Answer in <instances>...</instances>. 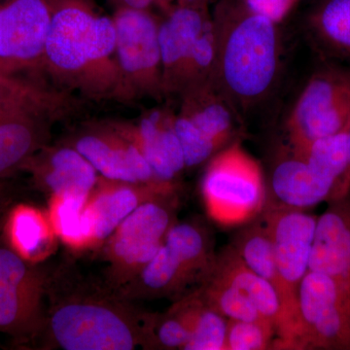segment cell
<instances>
[{
	"label": "cell",
	"mask_w": 350,
	"mask_h": 350,
	"mask_svg": "<svg viewBox=\"0 0 350 350\" xmlns=\"http://www.w3.org/2000/svg\"><path fill=\"white\" fill-rule=\"evenodd\" d=\"M207 215L219 225H245L267 202L261 167L239 142H232L208 161L200 184Z\"/></svg>",
	"instance_id": "8992f818"
},
{
	"label": "cell",
	"mask_w": 350,
	"mask_h": 350,
	"mask_svg": "<svg viewBox=\"0 0 350 350\" xmlns=\"http://www.w3.org/2000/svg\"><path fill=\"white\" fill-rule=\"evenodd\" d=\"M152 317L107 282L98 283L63 265L49 273L38 338L47 349H148Z\"/></svg>",
	"instance_id": "6da1fadb"
},
{
	"label": "cell",
	"mask_w": 350,
	"mask_h": 350,
	"mask_svg": "<svg viewBox=\"0 0 350 350\" xmlns=\"http://www.w3.org/2000/svg\"><path fill=\"white\" fill-rule=\"evenodd\" d=\"M197 293L206 306L227 319L271 323L260 314L245 295L211 275L197 290Z\"/></svg>",
	"instance_id": "f1b7e54d"
},
{
	"label": "cell",
	"mask_w": 350,
	"mask_h": 350,
	"mask_svg": "<svg viewBox=\"0 0 350 350\" xmlns=\"http://www.w3.org/2000/svg\"><path fill=\"white\" fill-rule=\"evenodd\" d=\"M7 197V189L3 181H0V206L5 202Z\"/></svg>",
	"instance_id": "8d00e7d4"
},
{
	"label": "cell",
	"mask_w": 350,
	"mask_h": 350,
	"mask_svg": "<svg viewBox=\"0 0 350 350\" xmlns=\"http://www.w3.org/2000/svg\"><path fill=\"white\" fill-rule=\"evenodd\" d=\"M275 334V327L269 322L228 319L226 350L268 349Z\"/></svg>",
	"instance_id": "1f68e13d"
},
{
	"label": "cell",
	"mask_w": 350,
	"mask_h": 350,
	"mask_svg": "<svg viewBox=\"0 0 350 350\" xmlns=\"http://www.w3.org/2000/svg\"><path fill=\"white\" fill-rule=\"evenodd\" d=\"M248 8L280 24L300 0H243Z\"/></svg>",
	"instance_id": "d6a6232c"
},
{
	"label": "cell",
	"mask_w": 350,
	"mask_h": 350,
	"mask_svg": "<svg viewBox=\"0 0 350 350\" xmlns=\"http://www.w3.org/2000/svg\"><path fill=\"white\" fill-rule=\"evenodd\" d=\"M261 216L271 237L276 267L286 291L288 319L293 336L292 349H298L301 331L299 288L310 271L319 217L301 209L268 202Z\"/></svg>",
	"instance_id": "8fae6325"
},
{
	"label": "cell",
	"mask_w": 350,
	"mask_h": 350,
	"mask_svg": "<svg viewBox=\"0 0 350 350\" xmlns=\"http://www.w3.org/2000/svg\"><path fill=\"white\" fill-rule=\"evenodd\" d=\"M57 239L49 215L38 207L19 204L7 214L4 241L27 261H44L54 252Z\"/></svg>",
	"instance_id": "d4e9b609"
},
{
	"label": "cell",
	"mask_w": 350,
	"mask_h": 350,
	"mask_svg": "<svg viewBox=\"0 0 350 350\" xmlns=\"http://www.w3.org/2000/svg\"><path fill=\"white\" fill-rule=\"evenodd\" d=\"M88 197L64 195L50 198L47 213L51 223L57 239L71 250L96 246L93 219L87 208Z\"/></svg>",
	"instance_id": "4316f807"
},
{
	"label": "cell",
	"mask_w": 350,
	"mask_h": 350,
	"mask_svg": "<svg viewBox=\"0 0 350 350\" xmlns=\"http://www.w3.org/2000/svg\"><path fill=\"white\" fill-rule=\"evenodd\" d=\"M349 128L335 135L314 140L304 150L297 153L292 151L305 159L315 172L337 182L340 197L349 191L345 184L349 165Z\"/></svg>",
	"instance_id": "83f0119b"
},
{
	"label": "cell",
	"mask_w": 350,
	"mask_h": 350,
	"mask_svg": "<svg viewBox=\"0 0 350 350\" xmlns=\"http://www.w3.org/2000/svg\"><path fill=\"white\" fill-rule=\"evenodd\" d=\"M22 172L31 174L39 189L53 196L91 194L100 176L91 163L70 144L45 145Z\"/></svg>",
	"instance_id": "2e32d148"
},
{
	"label": "cell",
	"mask_w": 350,
	"mask_h": 350,
	"mask_svg": "<svg viewBox=\"0 0 350 350\" xmlns=\"http://www.w3.org/2000/svg\"><path fill=\"white\" fill-rule=\"evenodd\" d=\"M66 144L79 151L105 178L129 183L163 181L137 147L107 121L85 126Z\"/></svg>",
	"instance_id": "5bb4252c"
},
{
	"label": "cell",
	"mask_w": 350,
	"mask_h": 350,
	"mask_svg": "<svg viewBox=\"0 0 350 350\" xmlns=\"http://www.w3.org/2000/svg\"><path fill=\"white\" fill-rule=\"evenodd\" d=\"M191 337L184 350H226L228 319L192 294Z\"/></svg>",
	"instance_id": "f546056e"
},
{
	"label": "cell",
	"mask_w": 350,
	"mask_h": 350,
	"mask_svg": "<svg viewBox=\"0 0 350 350\" xmlns=\"http://www.w3.org/2000/svg\"><path fill=\"white\" fill-rule=\"evenodd\" d=\"M340 197L337 182L315 172L289 148L278 156L267 187V202L290 208L312 207Z\"/></svg>",
	"instance_id": "d6986e66"
},
{
	"label": "cell",
	"mask_w": 350,
	"mask_h": 350,
	"mask_svg": "<svg viewBox=\"0 0 350 350\" xmlns=\"http://www.w3.org/2000/svg\"><path fill=\"white\" fill-rule=\"evenodd\" d=\"M50 23L47 0H0V72L43 75Z\"/></svg>",
	"instance_id": "4fadbf2b"
},
{
	"label": "cell",
	"mask_w": 350,
	"mask_h": 350,
	"mask_svg": "<svg viewBox=\"0 0 350 350\" xmlns=\"http://www.w3.org/2000/svg\"><path fill=\"white\" fill-rule=\"evenodd\" d=\"M345 184L350 190V125L349 128V165H347V175H345Z\"/></svg>",
	"instance_id": "d590c367"
},
{
	"label": "cell",
	"mask_w": 350,
	"mask_h": 350,
	"mask_svg": "<svg viewBox=\"0 0 350 350\" xmlns=\"http://www.w3.org/2000/svg\"><path fill=\"white\" fill-rule=\"evenodd\" d=\"M176 116L222 150L234 142L241 117L213 79L190 88L180 96Z\"/></svg>",
	"instance_id": "ffe728a7"
},
{
	"label": "cell",
	"mask_w": 350,
	"mask_h": 350,
	"mask_svg": "<svg viewBox=\"0 0 350 350\" xmlns=\"http://www.w3.org/2000/svg\"><path fill=\"white\" fill-rule=\"evenodd\" d=\"M211 275L236 288L252 301L260 314L275 325L278 337L275 345L280 349L284 335V317L275 288L251 271L231 245L216 254Z\"/></svg>",
	"instance_id": "7402d4cb"
},
{
	"label": "cell",
	"mask_w": 350,
	"mask_h": 350,
	"mask_svg": "<svg viewBox=\"0 0 350 350\" xmlns=\"http://www.w3.org/2000/svg\"><path fill=\"white\" fill-rule=\"evenodd\" d=\"M49 273L0 239V334L18 344L38 338L45 320Z\"/></svg>",
	"instance_id": "30bf717a"
},
{
	"label": "cell",
	"mask_w": 350,
	"mask_h": 350,
	"mask_svg": "<svg viewBox=\"0 0 350 350\" xmlns=\"http://www.w3.org/2000/svg\"><path fill=\"white\" fill-rule=\"evenodd\" d=\"M51 23L43 75L55 87L92 100L126 103L112 17L94 0H47Z\"/></svg>",
	"instance_id": "7a4b0ae2"
},
{
	"label": "cell",
	"mask_w": 350,
	"mask_h": 350,
	"mask_svg": "<svg viewBox=\"0 0 350 350\" xmlns=\"http://www.w3.org/2000/svg\"><path fill=\"white\" fill-rule=\"evenodd\" d=\"M230 245L236 250L251 271L271 283L280 295L284 317V335L280 349H292L293 336L288 319L286 291L276 267L273 243L261 213L250 222L246 223L234 236Z\"/></svg>",
	"instance_id": "cb8c5ba5"
},
{
	"label": "cell",
	"mask_w": 350,
	"mask_h": 350,
	"mask_svg": "<svg viewBox=\"0 0 350 350\" xmlns=\"http://www.w3.org/2000/svg\"><path fill=\"white\" fill-rule=\"evenodd\" d=\"M213 15V81L239 116L273 94L282 71L280 25L255 13L243 0H220Z\"/></svg>",
	"instance_id": "3957f363"
},
{
	"label": "cell",
	"mask_w": 350,
	"mask_h": 350,
	"mask_svg": "<svg viewBox=\"0 0 350 350\" xmlns=\"http://www.w3.org/2000/svg\"><path fill=\"white\" fill-rule=\"evenodd\" d=\"M75 94L46 84L38 76L0 72V112L27 109L63 120L78 111Z\"/></svg>",
	"instance_id": "603a6c76"
},
{
	"label": "cell",
	"mask_w": 350,
	"mask_h": 350,
	"mask_svg": "<svg viewBox=\"0 0 350 350\" xmlns=\"http://www.w3.org/2000/svg\"><path fill=\"white\" fill-rule=\"evenodd\" d=\"M116 56L128 101L163 98L160 18L150 10L119 7L112 16Z\"/></svg>",
	"instance_id": "9c48e42d"
},
{
	"label": "cell",
	"mask_w": 350,
	"mask_h": 350,
	"mask_svg": "<svg viewBox=\"0 0 350 350\" xmlns=\"http://www.w3.org/2000/svg\"><path fill=\"white\" fill-rule=\"evenodd\" d=\"M310 271L333 278L350 304V190L317 218Z\"/></svg>",
	"instance_id": "ac0fdd59"
},
{
	"label": "cell",
	"mask_w": 350,
	"mask_h": 350,
	"mask_svg": "<svg viewBox=\"0 0 350 350\" xmlns=\"http://www.w3.org/2000/svg\"><path fill=\"white\" fill-rule=\"evenodd\" d=\"M54 122L33 110L0 112V181L22 172L25 163L48 144Z\"/></svg>",
	"instance_id": "44dd1931"
},
{
	"label": "cell",
	"mask_w": 350,
	"mask_h": 350,
	"mask_svg": "<svg viewBox=\"0 0 350 350\" xmlns=\"http://www.w3.org/2000/svg\"><path fill=\"white\" fill-rule=\"evenodd\" d=\"M306 29L324 54L350 62V0H317L306 18Z\"/></svg>",
	"instance_id": "484cf974"
},
{
	"label": "cell",
	"mask_w": 350,
	"mask_h": 350,
	"mask_svg": "<svg viewBox=\"0 0 350 350\" xmlns=\"http://www.w3.org/2000/svg\"><path fill=\"white\" fill-rule=\"evenodd\" d=\"M174 121L172 110L155 108L135 122H107L137 147L160 180L174 182L186 169Z\"/></svg>",
	"instance_id": "9a60e30c"
},
{
	"label": "cell",
	"mask_w": 350,
	"mask_h": 350,
	"mask_svg": "<svg viewBox=\"0 0 350 350\" xmlns=\"http://www.w3.org/2000/svg\"><path fill=\"white\" fill-rule=\"evenodd\" d=\"M211 0H177V3L191 6H208Z\"/></svg>",
	"instance_id": "836d02e7"
},
{
	"label": "cell",
	"mask_w": 350,
	"mask_h": 350,
	"mask_svg": "<svg viewBox=\"0 0 350 350\" xmlns=\"http://www.w3.org/2000/svg\"><path fill=\"white\" fill-rule=\"evenodd\" d=\"M215 258L211 236L202 226L176 222L153 259L117 291L130 301L180 300L206 282Z\"/></svg>",
	"instance_id": "277c9868"
},
{
	"label": "cell",
	"mask_w": 350,
	"mask_h": 350,
	"mask_svg": "<svg viewBox=\"0 0 350 350\" xmlns=\"http://www.w3.org/2000/svg\"><path fill=\"white\" fill-rule=\"evenodd\" d=\"M177 0H159V5L161 9L163 11V13L169 11L172 6H174V2Z\"/></svg>",
	"instance_id": "e575fe53"
},
{
	"label": "cell",
	"mask_w": 350,
	"mask_h": 350,
	"mask_svg": "<svg viewBox=\"0 0 350 350\" xmlns=\"http://www.w3.org/2000/svg\"><path fill=\"white\" fill-rule=\"evenodd\" d=\"M191 331L174 305L163 314H153L148 349H185Z\"/></svg>",
	"instance_id": "4dcf8cb0"
},
{
	"label": "cell",
	"mask_w": 350,
	"mask_h": 350,
	"mask_svg": "<svg viewBox=\"0 0 350 350\" xmlns=\"http://www.w3.org/2000/svg\"><path fill=\"white\" fill-rule=\"evenodd\" d=\"M159 39L163 96H180L213 79L215 33L208 6H172L160 21Z\"/></svg>",
	"instance_id": "5b68a950"
},
{
	"label": "cell",
	"mask_w": 350,
	"mask_h": 350,
	"mask_svg": "<svg viewBox=\"0 0 350 350\" xmlns=\"http://www.w3.org/2000/svg\"><path fill=\"white\" fill-rule=\"evenodd\" d=\"M174 192H177L175 182L129 183L100 176L87 200V208L93 219L96 246L103 245L140 204Z\"/></svg>",
	"instance_id": "e0dca14e"
},
{
	"label": "cell",
	"mask_w": 350,
	"mask_h": 350,
	"mask_svg": "<svg viewBox=\"0 0 350 350\" xmlns=\"http://www.w3.org/2000/svg\"><path fill=\"white\" fill-rule=\"evenodd\" d=\"M298 349L350 350V304L330 276L308 271L299 288Z\"/></svg>",
	"instance_id": "7c38bea8"
},
{
	"label": "cell",
	"mask_w": 350,
	"mask_h": 350,
	"mask_svg": "<svg viewBox=\"0 0 350 350\" xmlns=\"http://www.w3.org/2000/svg\"><path fill=\"white\" fill-rule=\"evenodd\" d=\"M176 192L140 204L105 241L108 265L107 282L121 289L153 259L170 228L176 223Z\"/></svg>",
	"instance_id": "52a82bcc"
},
{
	"label": "cell",
	"mask_w": 350,
	"mask_h": 350,
	"mask_svg": "<svg viewBox=\"0 0 350 350\" xmlns=\"http://www.w3.org/2000/svg\"><path fill=\"white\" fill-rule=\"evenodd\" d=\"M349 125L350 66H325L306 82L288 114V148L297 153Z\"/></svg>",
	"instance_id": "ba28073f"
}]
</instances>
